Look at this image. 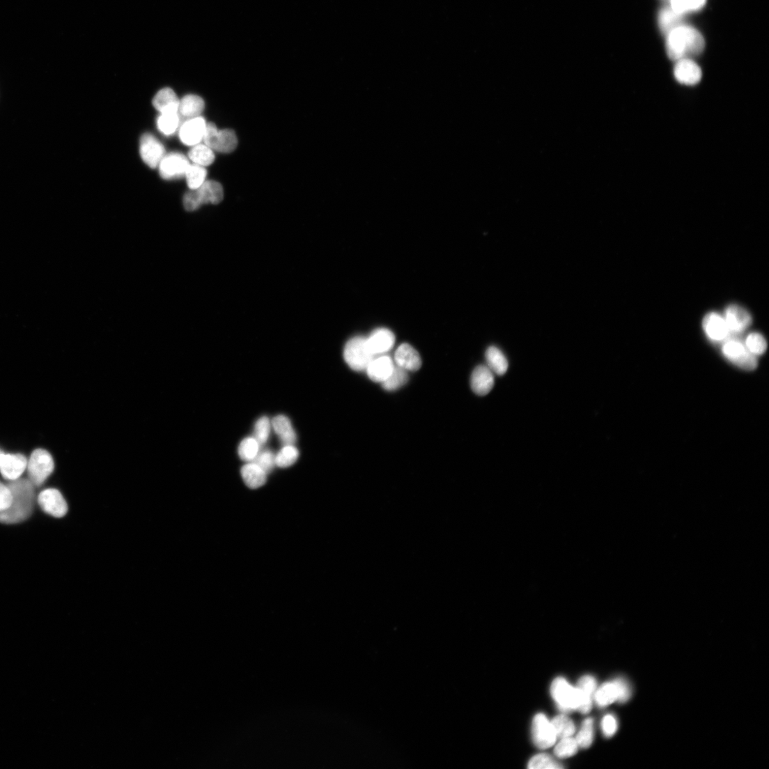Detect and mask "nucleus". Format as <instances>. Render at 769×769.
<instances>
[{
  "label": "nucleus",
  "instance_id": "nucleus-41",
  "mask_svg": "<svg viewBox=\"0 0 769 769\" xmlns=\"http://www.w3.org/2000/svg\"><path fill=\"white\" fill-rule=\"evenodd\" d=\"M578 744H577L575 740L566 737V738L561 739V741L555 747L554 753L557 756L560 758H566L575 755L578 751Z\"/></svg>",
  "mask_w": 769,
  "mask_h": 769
},
{
  "label": "nucleus",
  "instance_id": "nucleus-40",
  "mask_svg": "<svg viewBox=\"0 0 769 769\" xmlns=\"http://www.w3.org/2000/svg\"><path fill=\"white\" fill-rule=\"evenodd\" d=\"M593 740V720H586L579 733L577 734L575 741L582 748L589 747Z\"/></svg>",
  "mask_w": 769,
  "mask_h": 769
},
{
  "label": "nucleus",
  "instance_id": "nucleus-43",
  "mask_svg": "<svg viewBox=\"0 0 769 769\" xmlns=\"http://www.w3.org/2000/svg\"><path fill=\"white\" fill-rule=\"evenodd\" d=\"M253 462L261 466L267 474L276 466L275 455L270 451L260 452Z\"/></svg>",
  "mask_w": 769,
  "mask_h": 769
},
{
  "label": "nucleus",
  "instance_id": "nucleus-25",
  "mask_svg": "<svg viewBox=\"0 0 769 769\" xmlns=\"http://www.w3.org/2000/svg\"><path fill=\"white\" fill-rule=\"evenodd\" d=\"M271 422L272 428L283 445L295 444L297 441L296 432L286 416L277 415Z\"/></svg>",
  "mask_w": 769,
  "mask_h": 769
},
{
  "label": "nucleus",
  "instance_id": "nucleus-13",
  "mask_svg": "<svg viewBox=\"0 0 769 769\" xmlns=\"http://www.w3.org/2000/svg\"><path fill=\"white\" fill-rule=\"evenodd\" d=\"M140 153L146 165L155 169L165 156V148L153 136L146 134L141 139Z\"/></svg>",
  "mask_w": 769,
  "mask_h": 769
},
{
  "label": "nucleus",
  "instance_id": "nucleus-21",
  "mask_svg": "<svg viewBox=\"0 0 769 769\" xmlns=\"http://www.w3.org/2000/svg\"><path fill=\"white\" fill-rule=\"evenodd\" d=\"M396 366L408 371H419L422 366V360L419 352L408 343L401 345L395 354Z\"/></svg>",
  "mask_w": 769,
  "mask_h": 769
},
{
  "label": "nucleus",
  "instance_id": "nucleus-8",
  "mask_svg": "<svg viewBox=\"0 0 769 769\" xmlns=\"http://www.w3.org/2000/svg\"><path fill=\"white\" fill-rule=\"evenodd\" d=\"M631 696V690L623 679H617L603 684L595 693V699L600 707H606L609 704L619 701L624 702Z\"/></svg>",
  "mask_w": 769,
  "mask_h": 769
},
{
  "label": "nucleus",
  "instance_id": "nucleus-36",
  "mask_svg": "<svg viewBox=\"0 0 769 769\" xmlns=\"http://www.w3.org/2000/svg\"><path fill=\"white\" fill-rule=\"evenodd\" d=\"M179 116L178 113L163 114L157 119L159 130L165 135H171L177 130L179 125Z\"/></svg>",
  "mask_w": 769,
  "mask_h": 769
},
{
  "label": "nucleus",
  "instance_id": "nucleus-6",
  "mask_svg": "<svg viewBox=\"0 0 769 769\" xmlns=\"http://www.w3.org/2000/svg\"><path fill=\"white\" fill-rule=\"evenodd\" d=\"M551 692L558 706L563 712L579 710L581 697L578 688L572 687L561 678H557L552 683Z\"/></svg>",
  "mask_w": 769,
  "mask_h": 769
},
{
  "label": "nucleus",
  "instance_id": "nucleus-2",
  "mask_svg": "<svg viewBox=\"0 0 769 769\" xmlns=\"http://www.w3.org/2000/svg\"><path fill=\"white\" fill-rule=\"evenodd\" d=\"M705 42L700 32L690 26H679L667 35V53L673 61L699 55Z\"/></svg>",
  "mask_w": 769,
  "mask_h": 769
},
{
  "label": "nucleus",
  "instance_id": "nucleus-7",
  "mask_svg": "<svg viewBox=\"0 0 769 769\" xmlns=\"http://www.w3.org/2000/svg\"><path fill=\"white\" fill-rule=\"evenodd\" d=\"M203 140L205 146L212 150L226 153L234 151L238 143L234 131L231 130L219 131L216 125L212 123L206 125Z\"/></svg>",
  "mask_w": 769,
  "mask_h": 769
},
{
  "label": "nucleus",
  "instance_id": "nucleus-33",
  "mask_svg": "<svg viewBox=\"0 0 769 769\" xmlns=\"http://www.w3.org/2000/svg\"><path fill=\"white\" fill-rule=\"evenodd\" d=\"M407 380V371L396 366L391 375L382 382V387L384 390L389 391H396L403 387Z\"/></svg>",
  "mask_w": 769,
  "mask_h": 769
},
{
  "label": "nucleus",
  "instance_id": "nucleus-46",
  "mask_svg": "<svg viewBox=\"0 0 769 769\" xmlns=\"http://www.w3.org/2000/svg\"><path fill=\"white\" fill-rule=\"evenodd\" d=\"M2 453H3V452L1 451H0V455H1Z\"/></svg>",
  "mask_w": 769,
  "mask_h": 769
},
{
  "label": "nucleus",
  "instance_id": "nucleus-44",
  "mask_svg": "<svg viewBox=\"0 0 769 769\" xmlns=\"http://www.w3.org/2000/svg\"><path fill=\"white\" fill-rule=\"evenodd\" d=\"M617 729L618 722L614 716L607 715L603 717L602 721V729L606 736H612L616 732Z\"/></svg>",
  "mask_w": 769,
  "mask_h": 769
},
{
  "label": "nucleus",
  "instance_id": "nucleus-10",
  "mask_svg": "<svg viewBox=\"0 0 769 769\" xmlns=\"http://www.w3.org/2000/svg\"><path fill=\"white\" fill-rule=\"evenodd\" d=\"M532 734L535 745L541 749L552 747L557 737L552 722L543 714H538L534 717Z\"/></svg>",
  "mask_w": 769,
  "mask_h": 769
},
{
  "label": "nucleus",
  "instance_id": "nucleus-20",
  "mask_svg": "<svg viewBox=\"0 0 769 769\" xmlns=\"http://www.w3.org/2000/svg\"><path fill=\"white\" fill-rule=\"evenodd\" d=\"M370 350L374 357L389 351L394 345L396 338L392 332L387 329H378L366 339Z\"/></svg>",
  "mask_w": 769,
  "mask_h": 769
},
{
  "label": "nucleus",
  "instance_id": "nucleus-17",
  "mask_svg": "<svg viewBox=\"0 0 769 769\" xmlns=\"http://www.w3.org/2000/svg\"><path fill=\"white\" fill-rule=\"evenodd\" d=\"M206 125L205 119L201 116L190 118L180 128V140L187 146L198 145L203 140Z\"/></svg>",
  "mask_w": 769,
  "mask_h": 769
},
{
  "label": "nucleus",
  "instance_id": "nucleus-3",
  "mask_svg": "<svg viewBox=\"0 0 769 769\" xmlns=\"http://www.w3.org/2000/svg\"><path fill=\"white\" fill-rule=\"evenodd\" d=\"M224 192L222 186L214 180L205 181L197 189L187 192L183 199V205L187 211H195L202 205L218 204L222 199Z\"/></svg>",
  "mask_w": 769,
  "mask_h": 769
},
{
  "label": "nucleus",
  "instance_id": "nucleus-12",
  "mask_svg": "<svg viewBox=\"0 0 769 769\" xmlns=\"http://www.w3.org/2000/svg\"><path fill=\"white\" fill-rule=\"evenodd\" d=\"M189 166L185 155L177 153H170L164 156L160 163V174L166 180L180 178L185 176Z\"/></svg>",
  "mask_w": 769,
  "mask_h": 769
},
{
  "label": "nucleus",
  "instance_id": "nucleus-15",
  "mask_svg": "<svg viewBox=\"0 0 769 769\" xmlns=\"http://www.w3.org/2000/svg\"><path fill=\"white\" fill-rule=\"evenodd\" d=\"M676 79L685 86H695L701 79V70L697 63L691 59H683L677 61L674 68Z\"/></svg>",
  "mask_w": 769,
  "mask_h": 769
},
{
  "label": "nucleus",
  "instance_id": "nucleus-38",
  "mask_svg": "<svg viewBox=\"0 0 769 769\" xmlns=\"http://www.w3.org/2000/svg\"><path fill=\"white\" fill-rule=\"evenodd\" d=\"M272 422L267 417H262L254 426V437L262 446L265 444L270 437Z\"/></svg>",
  "mask_w": 769,
  "mask_h": 769
},
{
  "label": "nucleus",
  "instance_id": "nucleus-31",
  "mask_svg": "<svg viewBox=\"0 0 769 769\" xmlns=\"http://www.w3.org/2000/svg\"><path fill=\"white\" fill-rule=\"evenodd\" d=\"M189 157L196 165L210 166L214 162L215 155L211 148L205 145H197L189 153Z\"/></svg>",
  "mask_w": 769,
  "mask_h": 769
},
{
  "label": "nucleus",
  "instance_id": "nucleus-27",
  "mask_svg": "<svg viewBox=\"0 0 769 769\" xmlns=\"http://www.w3.org/2000/svg\"><path fill=\"white\" fill-rule=\"evenodd\" d=\"M204 108V101L200 96L188 95L180 102L178 112L184 117L194 118L200 116Z\"/></svg>",
  "mask_w": 769,
  "mask_h": 769
},
{
  "label": "nucleus",
  "instance_id": "nucleus-23",
  "mask_svg": "<svg viewBox=\"0 0 769 769\" xmlns=\"http://www.w3.org/2000/svg\"><path fill=\"white\" fill-rule=\"evenodd\" d=\"M241 474L246 486L250 489H258L267 482V473L254 462L247 463L241 469Z\"/></svg>",
  "mask_w": 769,
  "mask_h": 769
},
{
  "label": "nucleus",
  "instance_id": "nucleus-37",
  "mask_svg": "<svg viewBox=\"0 0 769 769\" xmlns=\"http://www.w3.org/2000/svg\"><path fill=\"white\" fill-rule=\"evenodd\" d=\"M670 2L673 10L684 15L701 9L706 3V0H670Z\"/></svg>",
  "mask_w": 769,
  "mask_h": 769
},
{
  "label": "nucleus",
  "instance_id": "nucleus-35",
  "mask_svg": "<svg viewBox=\"0 0 769 769\" xmlns=\"http://www.w3.org/2000/svg\"><path fill=\"white\" fill-rule=\"evenodd\" d=\"M557 737L561 739L571 736L575 731L573 722L565 715H559L552 722Z\"/></svg>",
  "mask_w": 769,
  "mask_h": 769
},
{
  "label": "nucleus",
  "instance_id": "nucleus-32",
  "mask_svg": "<svg viewBox=\"0 0 769 769\" xmlns=\"http://www.w3.org/2000/svg\"><path fill=\"white\" fill-rule=\"evenodd\" d=\"M683 15L678 14L671 8L662 10L659 16V24L665 33L668 35L669 32L679 26Z\"/></svg>",
  "mask_w": 769,
  "mask_h": 769
},
{
  "label": "nucleus",
  "instance_id": "nucleus-19",
  "mask_svg": "<svg viewBox=\"0 0 769 769\" xmlns=\"http://www.w3.org/2000/svg\"><path fill=\"white\" fill-rule=\"evenodd\" d=\"M702 327L707 336L714 341H723L730 334L724 317L715 312L705 316Z\"/></svg>",
  "mask_w": 769,
  "mask_h": 769
},
{
  "label": "nucleus",
  "instance_id": "nucleus-16",
  "mask_svg": "<svg viewBox=\"0 0 769 769\" xmlns=\"http://www.w3.org/2000/svg\"><path fill=\"white\" fill-rule=\"evenodd\" d=\"M27 460L21 454L0 455V472L8 480L15 481L20 478L27 467Z\"/></svg>",
  "mask_w": 769,
  "mask_h": 769
},
{
  "label": "nucleus",
  "instance_id": "nucleus-22",
  "mask_svg": "<svg viewBox=\"0 0 769 769\" xmlns=\"http://www.w3.org/2000/svg\"><path fill=\"white\" fill-rule=\"evenodd\" d=\"M392 359L387 356H380L373 359L366 368L368 377L374 382H383L392 373L395 368Z\"/></svg>",
  "mask_w": 769,
  "mask_h": 769
},
{
  "label": "nucleus",
  "instance_id": "nucleus-14",
  "mask_svg": "<svg viewBox=\"0 0 769 769\" xmlns=\"http://www.w3.org/2000/svg\"><path fill=\"white\" fill-rule=\"evenodd\" d=\"M724 318L730 334H740L752 323V318L749 311L736 304L730 305L727 308Z\"/></svg>",
  "mask_w": 769,
  "mask_h": 769
},
{
  "label": "nucleus",
  "instance_id": "nucleus-9",
  "mask_svg": "<svg viewBox=\"0 0 769 769\" xmlns=\"http://www.w3.org/2000/svg\"><path fill=\"white\" fill-rule=\"evenodd\" d=\"M722 352L727 359L744 370L753 371L757 367L756 356L740 341L732 339L726 341Z\"/></svg>",
  "mask_w": 769,
  "mask_h": 769
},
{
  "label": "nucleus",
  "instance_id": "nucleus-42",
  "mask_svg": "<svg viewBox=\"0 0 769 769\" xmlns=\"http://www.w3.org/2000/svg\"><path fill=\"white\" fill-rule=\"evenodd\" d=\"M529 768L537 769V768H546V769H555L562 768L563 766L554 761L551 756L547 754H538L533 757L529 763Z\"/></svg>",
  "mask_w": 769,
  "mask_h": 769
},
{
  "label": "nucleus",
  "instance_id": "nucleus-18",
  "mask_svg": "<svg viewBox=\"0 0 769 769\" xmlns=\"http://www.w3.org/2000/svg\"><path fill=\"white\" fill-rule=\"evenodd\" d=\"M470 384L475 394L485 396L495 386V374L488 366H479L472 372Z\"/></svg>",
  "mask_w": 769,
  "mask_h": 769
},
{
  "label": "nucleus",
  "instance_id": "nucleus-29",
  "mask_svg": "<svg viewBox=\"0 0 769 769\" xmlns=\"http://www.w3.org/2000/svg\"><path fill=\"white\" fill-rule=\"evenodd\" d=\"M261 445L254 437H247L239 445V456L244 462H253L261 452Z\"/></svg>",
  "mask_w": 769,
  "mask_h": 769
},
{
  "label": "nucleus",
  "instance_id": "nucleus-28",
  "mask_svg": "<svg viewBox=\"0 0 769 769\" xmlns=\"http://www.w3.org/2000/svg\"><path fill=\"white\" fill-rule=\"evenodd\" d=\"M488 368L497 375H504L508 368V361L503 352L495 346H490L486 351Z\"/></svg>",
  "mask_w": 769,
  "mask_h": 769
},
{
  "label": "nucleus",
  "instance_id": "nucleus-1",
  "mask_svg": "<svg viewBox=\"0 0 769 769\" xmlns=\"http://www.w3.org/2000/svg\"><path fill=\"white\" fill-rule=\"evenodd\" d=\"M13 501L10 506L0 512V523L15 525L24 522L33 512L36 492L35 486L27 479L12 481L8 486Z\"/></svg>",
  "mask_w": 769,
  "mask_h": 769
},
{
  "label": "nucleus",
  "instance_id": "nucleus-26",
  "mask_svg": "<svg viewBox=\"0 0 769 769\" xmlns=\"http://www.w3.org/2000/svg\"><path fill=\"white\" fill-rule=\"evenodd\" d=\"M596 686V681L591 676H584L579 681L577 688H578L580 693L581 704L578 710L581 713L587 714L591 711L593 697L595 694Z\"/></svg>",
  "mask_w": 769,
  "mask_h": 769
},
{
  "label": "nucleus",
  "instance_id": "nucleus-34",
  "mask_svg": "<svg viewBox=\"0 0 769 769\" xmlns=\"http://www.w3.org/2000/svg\"><path fill=\"white\" fill-rule=\"evenodd\" d=\"M187 185L191 189H195L201 187L205 182L207 176V171L203 166L199 165L189 166L185 176Z\"/></svg>",
  "mask_w": 769,
  "mask_h": 769
},
{
  "label": "nucleus",
  "instance_id": "nucleus-30",
  "mask_svg": "<svg viewBox=\"0 0 769 769\" xmlns=\"http://www.w3.org/2000/svg\"><path fill=\"white\" fill-rule=\"evenodd\" d=\"M300 456L298 449L294 445H283L281 450L275 456L276 466L286 468L293 466Z\"/></svg>",
  "mask_w": 769,
  "mask_h": 769
},
{
  "label": "nucleus",
  "instance_id": "nucleus-5",
  "mask_svg": "<svg viewBox=\"0 0 769 769\" xmlns=\"http://www.w3.org/2000/svg\"><path fill=\"white\" fill-rule=\"evenodd\" d=\"M26 469L31 482L36 487H40L54 471L53 458L48 451L38 449L31 453Z\"/></svg>",
  "mask_w": 769,
  "mask_h": 769
},
{
  "label": "nucleus",
  "instance_id": "nucleus-24",
  "mask_svg": "<svg viewBox=\"0 0 769 769\" xmlns=\"http://www.w3.org/2000/svg\"><path fill=\"white\" fill-rule=\"evenodd\" d=\"M153 104L155 108L162 114L178 113L180 101L171 88H165L155 95Z\"/></svg>",
  "mask_w": 769,
  "mask_h": 769
},
{
  "label": "nucleus",
  "instance_id": "nucleus-4",
  "mask_svg": "<svg viewBox=\"0 0 769 769\" xmlns=\"http://www.w3.org/2000/svg\"><path fill=\"white\" fill-rule=\"evenodd\" d=\"M343 357L352 370L364 371L375 357L369 349L366 339L357 336L347 342L343 350Z\"/></svg>",
  "mask_w": 769,
  "mask_h": 769
},
{
  "label": "nucleus",
  "instance_id": "nucleus-39",
  "mask_svg": "<svg viewBox=\"0 0 769 769\" xmlns=\"http://www.w3.org/2000/svg\"><path fill=\"white\" fill-rule=\"evenodd\" d=\"M747 349L754 356L764 354L767 348V343L765 338L759 333L750 334L745 341Z\"/></svg>",
  "mask_w": 769,
  "mask_h": 769
},
{
  "label": "nucleus",
  "instance_id": "nucleus-11",
  "mask_svg": "<svg viewBox=\"0 0 769 769\" xmlns=\"http://www.w3.org/2000/svg\"><path fill=\"white\" fill-rule=\"evenodd\" d=\"M42 509L47 515L56 518H61L67 515L68 505L61 493L56 489H47L42 491L38 498Z\"/></svg>",
  "mask_w": 769,
  "mask_h": 769
},
{
  "label": "nucleus",
  "instance_id": "nucleus-45",
  "mask_svg": "<svg viewBox=\"0 0 769 769\" xmlns=\"http://www.w3.org/2000/svg\"><path fill=\"white\" fill-rule=\"evenodd\" d=\"M13 501V495L8 486L0 483V512L8 509Z\"/></svg>",
  "mask_w": 769,
  "mask_h": 769
}]
</instances>
